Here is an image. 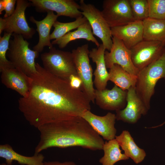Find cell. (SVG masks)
<instances>
[{
  "instance_id": "3",
  "label": "cell",
  "mask_w": 165,
  "mask_h": 165,
  "mask_svg": "<svg viewBox=\"0 0 165 165\" xmlns=\"http://www.w3.org/2000/svg\"><path fill=\"white\" fill-rule=\"evenodd\" d=\"M165 79V50L152 63L139 70L135 86L137 94L148 110L157 81Z\"/></svg>"
},
{
  "instance_id": "33",
  "label": "cell",
  "mask_w": 165,
  "mask_h": 165,
  "mask_svg": "<svg viewBox=\"0 0 165 165\" xmlns=\"http://www.w3.org/2000/svg\"><path fill=\"white\" fill-rule=\"evenodd\" d=\"M7 2V0H0V14H2V12L5 10Z\"/></svg>"
},
{
  "instance_id": "10",
  "label": "cell",
  "mask_w": 165,
  "mask_h": 165,
  "mask_svg": "<svg viewBox=\"0 0 165 165\" xmlns=\"http://www.w3.org/2000/svg\"><path fill=\"white\" fill-rule=\"evenodd\" d=\"M165 50L161 42L143 40L130 49L132 62L140 70L157 60Z\"/></svg>"
},
{
  "instance_id": "17",
  "label": "cell",
  "mask_w": 165,
  "mask_h": 165,
  "mask_svg": "<svg viewBox=\"0 0 165 165\" xmlns=\"http://www.w3.org/2000/svg\"><path fill=\"white\" fill-rule=\"evenodd\" d=\"M112 36L122 41L130 49L143 40L142 21L134 20L124 25L111 28Z\"/></svg>"
},
{
  "instance_id": "12",
  "label": "cell",
  "mask_w": 165,
  "mask_h": 165,
  "mask_svg": "<svg viewBox=\"0 0 165 165\" xmlns=\"http://www.w3.org/2000/svg\"><path fill=\"white\" fill-rule=\"evenodd\" d=\"M31 5L38 12H55L58 16H64L75 19L83 16L79 4L73 0H29Z\"/></svg>"
},
{
  "instance_id": "23",
  "label": "cell",
  "mask_w": 165,
  "mask_h": 165,
  "mask_svg": "<svg viewBox=\"0 0 165 165\" xmlns=\"http://www.w3.org/2000/svg\"><path fill=\"white\" fill-rule=\"evenodd\" d=\"M142 22L143 40L159 42L165 46V19L148 17Z\"/></svg>"
},
{
  "instance_id": "25",
  "label": "cell",
  "mask_w": 165,
  "mask_h": 165,
  "mask_svg": "<svg viewBox=\"0 0 165 165\" xmlns=\"http://www.w3.org/2000/svg\"><path fill=\"white\" fill-rule=\"evenodd\" d=\"M117 141L115 138L105 142L103 150L104 155L99 160L102 165H114L117 162L129 159L122 153Z\"/></svg>"
},
{
  "instance_id": "8",
  "label": "cell",
  "mask_w": 165,
  "mask_h": 165,
  "mask_svg": "<svg viewBox=\"0 0 165 165\" xmlns=\"http://www.w3.org/2000/svg\"><path fill=\"white\" fill-rule=\"evenodd\" d=\"M80 10L89 22L92 33L101 40L106 50L110 51L112 45L111 28L102 16L101 11L93 5L79 1Z\"/></svg>"
},
{
  "instance_id": "32",
  "label": "cell",
  "mask_w": 165,
  "mask_h": 165,
  "mask_svg": "<svg viewBox=\"0 0 165 165\" xmlns=\"http://www.w3.org/2000/svg\"><path fill=\"white\" fill-rule=\"evenodd\" d=\"M44 165H76L72 161H65L61 162L58 161H50L44 162Z\"/></svg>"
},
{
  "instance_id": "15",
  "label": "cell",
  "mask_w": 165,
  "mask_h": 165,
  "mask_svg": "<svg viewBox=\"0 0 165 165\" xmlns=\"http://www.w3.org/2000/svg\"><path fill=\"white\" fill-rule=\"evenodd\" d=\"M86 120L103 139L109 141L115 138L116 129L115 127L116 115L111 112L100 116L90 110L84 112L81 116Z\"/></svg>"
},
{
  "instance_id": "18",
  "label": "cell",
  "mask_w": 165,
  "mask_h": 165,
  "mask_svg": "<svg viewBox=\"0 0 165 165\" xmlns=\"http://www.w3.org/2000/svg\"><path fill=\"white\" fill-rule=\"evenodd\" d=\"M46 17L41 20H37L33 16H30L31 22L36 24V31L39 35V40L38 43L33 47V50L38 53L42 51L45 46H48L50 49L53 45L50 42V31L55 22L57 20L58 16L52 11H48Z\"/></svg>"
},
{
  "instance_id": "31",
  "label": "cell",
  "mask_w": 165,
  "mask_h": 165,
  "mask_svg": "<svg viewBox=\"0 0 165 165\" xmlns=\"http://www.w3.org/2000/svg\"><path fill=\"white\" fill-rule=\"evenodd\" d=\"M69 82L71 86L73 88L77 89L81 88L82 81L78 76H72L70 78Z\"/></svg>"
},
{
  "instance_id": "9",
  "label": "cell",
  "mask_w": 165,
  "mask_h": 165,
  "mask_svg": "<svg viewBox=\"0 0 165 165\" xmlns=\"http://www.w3.org/2000/svg\"><path fill=\"white\" fill-rule=\"evenodd\" d=\"M102 15L111 28L134 21L128 0H105Z\"/></svg>"
},
{
  "instance_id": "22",
  "label": "cell",
  "mask_w": 165,
  "mask_h": 165,
  "mask_svg": "<svg viewBox=\"0 0 165 165\" xmlns=\"http://www.w3.org/2000/svg\"><path fill=\"white\" fill-rule=\"evenodd\" d=\"M115 139L125 154L135 163L138 164L144 159L146 156L145 151L136 145L128 131L123 130L120 135L116 136Z\"/></svg>"
},
{
  "instance_id": "7",
  "label": "cell",
  "mask_w": 165,
  "mask_h": 165,
  "mask_svg": "<svg viewBox=\"0 0 165 165\" xmlns=\"http://www.w3.org/2000/svg\"><path fill=\"white\" fill-rule=\"evenodd\" d=\"M88 44L73 50L72 53L78 77L82 81L81 89L90 100L94 103L95 91L93 81V70L90 63Z\"/></svg>"
},
{
  "instance_id": "27",
  "label": "cell",
  "mask_w": 165,
  "mask_h": 165,
  "mask_svg": "<svg viewBox=\"0 0 165 165\" xmlns=\"http://www.w3.org/2000/svg\"><path fill=\"white\" fill-rule=\"evenodd\" d=\"M135 20L143 21L148 17V0H128Z\"/></svg>"
},
{
  "instance_id": "30",
  "label": "cell",
  "mask_w": 165,
  "mask_h": 165,
  "mask_svg": "<svg viewBox=\"0 0 165 165\" xmlns=\"http://www.w3.org/2000/svg\"><path fill=\"white\" fill-rule=\"evenodd\" d=\"M16 3V0H7L5 11V13L3 18H6L11 16L15 11V5Z\"/></svg>"
},
{
  "instance_id": "24",
  "label": "cell",
  "mask_w": 165,
  "mask_h": 165,
  "mask_svg": "<svg viewBox=\"0 0 165 165\" xmlns=\"http://www.w3.org/2000/svg\"><path fill=\"white\" fill-rule=\"evenodd\" d=\"M109 80L113 82L123 90H127L130 87L135 86L137 76L131 75L120 65L115 64L109 71Z\"/></svg>"
},
{
  "instance_id": "5",
  "label": "cell",
  "mask_w": 165,
  "mask_h": 165,
  "mask_svg": "<svg viewBox=\"0 0 165 165\" xmlns=\"http://www.w3.org/2000/svg\"><path fill=\"white\" fill-rule=\"evenodd\" d=\"M43 68L51 74L69 82L72 75L78 76L72 52L56 49L41 55Z\"/></svg>"
},
{
  "instance_id": "34",
  "label": "cell",
  "mask_w": 165,
  "mask_h": 165,
  "mask_svg": "<svg viewBox=\"0 0 165 165\" xmlns=\"http://www.w3.org/2000/svg\"><path fill=\"white\" fill-rule=\"evenodd\" d=\"M0 165H7L5 163H2L0 164Z\"/></svg>"
},
{
  "instance_id": "6",
  "label": "cell",
  "mask_w": 165,
  "mask_h": 165,
  "mask_svg": "<svg viewBox=\"0 0 165 165\" xmlns=\"http://www.w3.org/2000/svg\"><path fill=\"white\" fill-rule=\"evenodd\" d=\"M31 6L28 0H16L15 11L10 16L0 18V34L3 31L22 35L25 39H30L35 34L36 30L28 25L25 17V11Z\"/></svg>"
},
{
  "instance_id": "4",
  "label": "cell",
  "mask_w": 165,
  "mask_h": 165,
  "mask_svg": "<svg viewBox=\"0 0 165 165\" xmlns=\"http://www.w3.org/2000/svg\"><path fill=\"white\" fill-rule=\"evenodd\" d=\"M12 35L6 55L15 68L30 77L37 72L35 60L39 53L31 50L29 43L22 35L16 34Z\"/></svg>"
},
{
  "instance_id": "29",
  "label": "cell",
  "mask_w": 165,
  "mask_h": 165,
  "mask_svg": "<svg viewBox=\"0 0 165 165\" xmlns=\"http://www.w3.org/2000/svg\"><path fill=\"white\" fill-rule=\"evenodd\" d=\"M12 34L4 32L2 37L0 36V69L13 65L6 58L9 49V41Z\"/></svg>"
},
{
  "instance_id": "2",
  "label": "cell",
  "mask_w": 165,
  "mask_h": 165,
  "mask_svg": "<svg viewBox=\"0 0 165 165\" xmlns=\"http://www.w3.org/2000/svg\"><path fill=\"white\" fill-rule=\"evenodd\" d=\"M40 140L35 153L52 147L79 146L91 150H103V138L81 116L43 125L37 128Z\"/></svg>"
},
{
  "instance_id": "11",
  "label": "cell",
  "mask_w": 165,
  "mask_h": 165,
  "mask_svg": "<svg viewBox=\"0 0 165 165\" xmlns=\"http://www.w3.org/2000/svg\"><path fill=\"white\" fill-rule=\"evenodd\" d=\"M112 45L109 52L105 50V59L107 68L110 69L114 64L120 65L129 73L137 76L139 70L133 64L130 50L123 42L112 36Z\"/></svg>"
},
{
  "instance_id": "28",
  "label": "cell",
  "mask_w": 165,
  "mask_h": 165,
  "mask_svg": "<svg viewBox=\"0 0 165 165\" xmlns=\"http://www.w3.org/2000/svg\"><path fill=\"white\" fill-rule=\"evenodd\" d=\"M148 17L160 20L165 19V0H148Z\"/></svg>"
},
{
  "instance_id": "21",
  "label": "cell",
  "mask_w": 165,
  "mask_h": 165,
  "mask_svg": "<svg viewBox=\"0 0 165 165\" xmlns=\"http://www.w3.org/2000/svg\"><path fill=\"white\" fill-rule=\"evenodd\" d=\"M79 39L91 41L97 47L100 44L94 36L91 27L88 20L79 26L76 30L68 32L61 37L53 40L51 43L53 45H57L60 49H63L71 42Z\"/></svg>"
},
{
  "instance_id": "14",
  "label": "cell",
  "mask_w": 165,
  "mask_h": 165,
  "mask_svg": "<svg viewBox=\"0 0 165 165\" xmlns=\"http://www.w3.org/2000/svg\"><path fill=\"white\" fill-rule=\"evenodd\" d=\"M127 92L116 85L111 90H95L96 103L104 110L116 111L123 109L126 103Z\"/></svg>"
},
{
  "instance_id": "26",
  "label": "cell",
  "mask_w": 165,
  "mask_h": 165,
  "mask_svg": "<svg viewBox=\"0 0 165 165\" xmlns=\"http://www.w3.org/2000/svg\"><path fill=\"white\" fill-rule=\"evenodd\" d=\"M87 21L86 18L83 16L72 22L63 23L56 21L53 25L54 30L50 34V40L61 37L71 31L77 28Z\"/></svg>"
},
{
  "instance_id": "19",
  "label": "cell",
  "mask_w": 165,
  "mask_h": 165,
  "mask_svg": "<svg viewBox=\"0 0 165 165\" xmlns=\"http://www.w3.org/2000/svg\"><path fill=\"white\" fill-rule=\"evenodd\" d=\"M105 50L101 44L98 47L92 49L89 53V57L96 64L93 82L96 90H99L106 89L109 80V74L107 70L104 57Z\"/></svg>"
},
{
  "instance_id": "20",
  "label": "cell",
  "mask_w": 165,
  "mask_h": 165,
  "mask_svg": "<svg viewBox=\"0 0 165 165\" xmlns=\"http://www.w3.org/2000/svg\"><path fill=\"white\" fill-rule=\"evenodd\" d=\"M0 157L4 159L7 165L16 161L23 165H44V156L41 153H35L31 156L21 155L15 151L8 144L0 145Z\"/></svg>"
},
{
  "instance_id": "1",
  "label": "cell",
  "mask_w": 165,
  "mask_h": 165,
  "mask_svg": "<svg viewBox=\"0 0 165 165\" xmlns=\"http://www.w3.org/2000/svg\"><path fill=\"white\" fill-rule=\"evenodd\" d=\"M30 77L26 97L18 100V108L29 124L38 128L46 124L81 116L91 109L90 102L81 88L51 74L38 63Z\"/></svg>"
},
{
  "instance_id": "13",
  "label": "cell",
  "mask_w": 165,
  "mask_h": 165,
  "mask_svg": "<svg viewBox=\"0 0 165 165\" xmlns=\"http://www.w3.org/2000/svg\"><path fill=\"white\" fill-rule=\"evenodd\" d=\"M127 105L124 109L116 111L117 120L134 124L142 115H146L148 111L137 94L135 86L131 87L127 90Z\"/></svg>"
},
{
  "instance_id": "16",
  "label": "cell",
  "mask_w": 165,
  "mask_h": 165,
  "mask_svg": "<svg viewBox=\"0 0 165 165\" xmlns=\"http://www.w3.org/2000/svg\"><path fill=\"white\" fill-rule=\"evenodd\" d=\"M2 82L23 97H26L30 88V77L13 65L0 69Z\"/></svg>"
}]
</instances>
